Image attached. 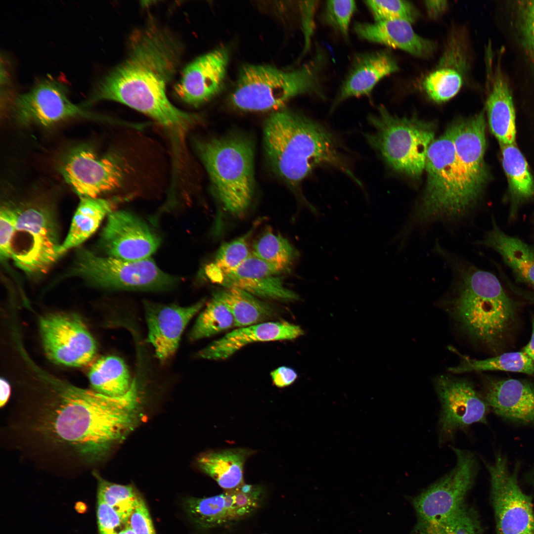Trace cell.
Returning <instances> with one entry per match:
<instances>
[{
  "mask_svg": "<svg viewBox=\"0 0 534 534\" xmlns=\"http://www.w3.org/2000/svg\"><path fill=\"white\" fill-rule=\"evenodd\" d=\"M485 464L490 478L496 534H534L531 498L523 492L517 480L519 463L510 471L506 458L498 453L493 463Z\"/></svg>",
  "mask_w": 534,
  "mask_h": 534,
  "instance_id": "cell-10",
  "label": "cell"
},
{
  "mask_svg": "<svg viewBox=\"0 0 534 534\" xmlns=\"http://www.w3.org/2000/svg\"><path fill=\"white\" fill-rule=\"evenodd\" d=\"M18 209L2 206L0 212V254L1 260L11 259L17 231Z\"/></svg>",
  "mask_w": 534,
  "mask_h": 534,
  "instance_id": "cell-44",
  "label": "cell"
},
{
  "mask_svg": "<svg viewBox=\"0 0 534 534\" xmlns=\"http://www.w3.org/2000/svg\"><path fill=\"white\" fill-rule=\"evenodd\" d=\"M409 534H483L479 514L465 503L442 517L417 521Z\"/></svg>",
  "mask_w": 534,
  "mask_h": 534,
  "instance_id": "cell-33",
  "label": "cell"
},
{
  "mask_svg": "<svg viewBox=\"0 0 534 534\" xmlns=\"http://www.w3.org/2000/svg\"><path fill=\"white\" fill-rule=\"evenodd\" d=\"M196 147L222 207L234 216L244 214L255 190L252 143L236 135L199 141Z\"/></svg>",
  "mask_w": 534,
  "mask_h": 534,
  "instance_id": "cell-7",
  "label": "cell"
},
{
  "mask_svg": "<svg viewBox=\"0 0 534 534\" xmlns=\"http://www.w3.org/2000/svg\"><path fill=\"white\" fill-rule=\"evenodd\" d=\"M233 327L235 324L232 313L225 302L215 293L199 315L188 336L190 340L194 341Z\"/></svg>",
  "mask_w": 534,
  "mask_h": 534,
  "instance_id": "cell-37",
  "label": "cell"
},
{
  "mask_svg": "<svg viewBox=\"0 0 534 534\" xmlns=\"http://www.w3.org/2000/svg\"><path fill=\"white\" fill-rule=\"evenodd\" d=\"M60 171L64 179L80 198H96L120 187L125 171L119 159L98 156L87 146L70 151Z\"/></svg>",
  "mask_w": 534,
  "mask_h": 534,
  "instance_id": "cell-14",
  "label": "cell"
},
{
  "mask_svg": "<svg viewBox=\"0 0 534 534\" xmlns=\"http://www.w3.org/2000/svg\"><path fill=\"white\" fill-rule=\"evenodd\" d=\"M532 334L530 341L523 348L524 352L534 362V317H532Z\"/></svg>",
  "mask_w": 534,
  "mask_h": 534,
  "instance_id": "cell-51",
  "label": "cell"
},
{
  "mask_svg": "<svg viewBox=\"0 0 534 534\" xmlns=\"http://www.w3.org/2000/svg\"><path fill=\"white\" fill-rule=\"evenodd\" d=\"M59 388L56 400L43 408L38 428L53 443L88 462L102 458L143 417L135 380L127 393L118 397Z\"/></svg>",
  "mask_w": 534,
  "mask_h": 534,
  "instance_id": "cell-2",
  "label": "cell"
},
{
  "mask_svg": "<svg viewBox=\"0 0 534 534\" xmlns=\"http://www.w3.org/2000/svg\"><path fill=\"white\" fill-rule=\"evenodd\" d=\"M204 304L205 301L201 300L189 306L180 307L144 302L147 341L153 347L160 361L164 362L173 356L185 327Z\"/></svg>",
  "mask_w": 534,
  "mask_h": 534,
  "instance_id": "cell-21",
  "label": "cell"
},
{
  "mask_svg": "<svg viewBox=\"0 0 534 534\" xmlns=\"http://www.w3.org/2000/svg\"><path fill=\"white\" fill-rule=\"evenodd\" d=\"M17 232L29 237V246L14 253L11 259L30 274L45 273L60 256L58 230L51 213L40 207L18 209Z\"/></svg>",
  "mask_w": 534,
  "mask_h": 534,
  "instance_id": "cell-15",
  "label": "cell"
},
{
  "mask_svg": "<svg viewBox=\"0 0 534 534\" xmlns=\"http://www.w3.org/2000/svg\"><path fill=\"white\" fill-rule=\"evenodd\" d=\"M448 370L453 373L500 370L534 375V362L523 351L509 352L482 360L465 356L459 364Z\"/></svg>",
  "mask_w": 534,
  "mask_h": 534,
  "instance_id": "cell-36",
  "label": "cell"
},
{
  "mask_svg": "<svg viewBox=\"0 0 534 534\" xmlns=\"http://www.w3.org/2000/svg\"><path fill=\"white\" fill-rule=\"evenodd\" d=\"M424 4L429 16L436 18L445 11L448 3L446 0H425Z\"/></svg>",
  "mask_w": 534,
  "mask_h": 534,
  "instance_id": "cell-49",
  "label": "cell"
},
{
  "mask_svg": "<svg viewBox=\"0 0 534 534\" xmlns=\"http://www.w3.org/2000/svg\"><path fill=\"white\" fill-rule=\"evenodd\" d=\"M73 273L94 285L119 289L159 290L175 282L150 258L126 261L83 249L78 253Z\"/></svg>",
  "mask_w": 534,
  "mask_h": 534,
  "instance_id": "cell-9",
  "label": "cell"
},
{
  "mask_svg": "<svg viewBox=\"0 0 534 534\" xmlns=\"http://www.w3.org/2000/svg\"><path fill=\"white\" fill-rule=\"evenodd\" d=\"M181 51L170 32L150 21L131 36L126 57L100 81L91 99L122 103L183 136L199 118L178 109L167 97Z\"/></svg>",
  "mask_w": 534,
  "mask_h": 534,
  "instance_id": "cell-1",
  "label": "cell"
},
{
  "mask_svg": "<svg viewBox=\"0 0 534 534\" xmlns=\"http://www.w3.org/2000/svg\"><path fill=\"white\" fill-rule=\"evenodd\" d=\"M67 88L52 79L37 84L29 91L20 94L15 101L17 119L25 124L47 126L75 117H91L90 114L72 103Z\"/></svg>",
  "mask_w": 534,
  "mask_h": 534,
  "instance_id": "cell-18",
  "label": "cell"
},
{
  "mask_svg": "<svg viewBox=\"0 0 534 534\" xmlns=\"http://www.w3.org/2000/svg\"><path fill=\"white\" fill-rule=\"evenodd\" d=\"M368 121L373 130L365 138L385 163L399 173L421 175L434 140V126L416 118L398 117L383 106L370 115Z\"/></svg>",
  "mask_w": 534,
  "mask_h": 534,
  "instance_id": "cell-8",
  "label": "cell"
},
{
  "mask_svg": "<svg viewBox=\"0 0 534 534\" xmlns=\"http://www.w3.org/2000/svg\"><path fill=\"white\" fill-rule=\"evenodd\" d=\"M457 461L447 474L411 498L417 521L438 519L457 510L465 504L478 470L474 454L453 447Z\"/></svg>",
  "mask_w": 534,
  "mask_h": 534,
  "instance_id": "cell-11",
  "label": "cell"
},
{
  "mask_svg": "<svg viewBox=\"0 0 534 534\" xmlns=\"http://www.w3.org/2000/svg\"><path fill=\"white\" fill-rule=\"evenodd\" d=\"M469 65L466 36L463 31L455 29L449 35L437 66L422 82L427 96L438 103L452 98L462 87Z\"/></svg>",
  "mask_w": 534,
  "mask_h": 534,
  "instance_id": "cell-20",
  "label": "cell"
},
{
  "mask_svg": "<svg viewBox=\"0 0 534 534\" xmlns=\"http://www.w3.org/2000/svg\"><path fill=\"white\" fill-rule=\"evenodd\" d=\"M434 250L453 274L451 304L455 315L474 338L494 347L505 338L515 320L513 302L497 278L446 250L439 243Z\"/></svg>",
  "mask_w": 534,
  "mask_h": 534,
  "instance_id": "cell-4",
  "label": "cell"
},
{
  "mask_svg": "<svg viewBox=\"0 0 534 534\" xmlns=\"http://www.w3.org/2000/svg\"><path fill=\"white\" fill-rule=\"evenodd\" d=\"M121 201L119 198H80L67 235L59 248L60 255L78 247L89 238Z\"/></svg>",
  "mask_w": 534,
  "mask_h": 534,
  "instance_id": "cell-28",
  "label": "cell"
},
{
  "mask_svg": "<svg viewBox=\"0 0 534 534\" xmlns=\"http://www.w3.org/2000/svg\"><path fill=\"white\" fill-rule=\"evenodd\" d=\"M364 3L375 22L402 19L412 23L419 15L415 6L407 0H370Z\"/></svg>",
  "mask_w": 534,
  "mask_h": 534,
  "instance_id": "cell-41",
  "label": "cell"
},
{
  "mask_svg": "<svg viewBox=\"0 0 534 534\" xmlns=\"http://www.w3.org/2000/svg\"><path fill=\"white\" fill-rule=\"evenodd\" d=\"M356 7V1L353 0H328L325 5V19L344 38L347 39L351 20Z\"/></svg>",
  "mask_w": 534,
  "mask_h": 534,
  "instance_id": "cell-43",
  "label": "cell"
},
{
  "mask_svg": "<svg viewBox=\"0 0 534 534\" xmlns=\"http://www.w3.org/2000/svg\"><path fill=\"white\" fill-rule=\"evenodd\" d=\"M526 294H527V296L529 298L530 300L534 302V293H531L530 294L527 293Z\"/></svg>",
  "mask_w": 534,
  "mask_h": 534,
  "instance_id": "cell-53",
  "label": "cell"
},
{
  "mask_svg": "<svg viewBox=\"0 0 534 534\" xmlns=\"http://www.w3.org/2000/svg\"><path fill=\"white\" fill-rule=\"evenodd\" d=\"M411 24L402 19L356 22L354 29L358 37L367 41L399 48L420 58L430 56L436 44L417 34Z\"/></svg>",
  "mask_w": 534,
  "mask_h": 534,
  "instance_id": "cell-25",
  "label": "cell"
},
{
  "mask_svg": "<svg viewBox=\"0 0 534 534\" xmlns=\"http://www.w3.org/2000/svg\"><path fill=\"white\" fill-rule=\"evenodd\" d=\"M216 293L228 306L237 328L267 321L275 314L268 304L242 290L225 288Z\"/></svg>",
  "mask_w": 534,
  "mask_h": 534,
  "instance_id": "cell-32",
  "label": "cell"
},
{
  "mask_svg": "<svg viewBox=\"0 0 534 534\" xmlns=\"http://www.w3.org/2000/svg\"><path fill=\"white\" fill-rule=\"evenodd\" d=\"M222 286L245 291L258 298L281 301H292L299 298L298 295L285 287L278 275L248 279L227 280Z\"/></svg>",
  "mask_w": 534,
  "mask_h": 534,
  "instance_id": "cell-39",
  "label": "cell"
},
{
  "mask_svg": "<svg viewBox=\"0 0 534 534\" xmlns=\"http://www.w3.org/2000/svg\"><path fill=\"white\" fill-rule=\"evenodd\" d=\"M273 384L277 387L283 388L292 384L298 377L296 371L289 367L283 366L278 367L270 373Z\"/></svg>",
  "mask_w": 534,
  "mask_h": 534,
  "instance_id": "cell-48",
  "label": "cell"
},
{
  "mask_svg": "<svg viewBox=\"0 0 534 534\" xmlns=\"http://www.w3.org/2000/svg\"><path fill=\"white\" fill-rule=\"evenodd\" d=\"M117 534H135L126 525L125 528L119 532Z\"/></svg>",
  "mask_w": 534,
  "mask_h": 534,
  "instance_id": "cell-52",
  "label": "cell"
},
{
  "mask_svg": "<svg viewBox=\"0 0 534 534\" xmlns=\"http://www.w3.org/2000/svg\"><path fill=\"white\" fill-rule=\"evenodd\" d=\"M487 403L497 415L534 425V385L515 379L489 380L485 385Z\"/></svg>",
  "mask_w": 534,
  "mask_h": 534,
  "instance_id": "cell-23",
  "label": "cell"
},
{
  "mask_svg": "<svg viewBox=\"0 0 534 534\" xmlns=\"http://www.w3.org/2000/svg\"><path fill=\"white\" fill-rule=\"evenodd\" d=\"M10 394V386L8 382L4 379L0 380V406L5 405L8 401Z\"/></svg>",
  "mask_w": 534,
  "mask_h": 534,
  "instance_id": "cell-50",
  "label": "cell"
},
{
  "mask_svg": "<svg viewBox=\"0 0 534 534\" xmlns=\"http://www.w3.org/2000/svg\"><path fill=\"white\" fill-rule=\"evenodd\" d=\"M487 111L491 131L499 143H514L516 127L512 97L506 81L498 72L487 98Z\"/></svg>",
  "mask_w": 534,
  "mask_h": 534,
  "instance_id": "cell-30",
  "label": "cell"
},
{
  "mask_svg": "<svg viewBox=\"0 0 534 534\" xmlns=\"http://www.w3.org/2000/svg\"><path fill=\"white\" fill-rule=\"evenodd\" d=\"M491 229L478 244L496 251L517 280L534 288V250L521 239L502 231L492 221Z\"/></svg>",
  "mask_w": 534,
  "mask_h": 534,
  "instance_id": "cell-27",
  "label": "cell"
},
{
  "mask_svg": "<svg viewBox=\"0 0 534 534\" xmlns=\"http://www.w3.org/2000/svg\"><path fill=\"white\" fill-rule=\"evenodd\" d=\"M502 164L511 192L518 201L534 195V182L527 162L514 143L500 144Z\"/></svg>",
  "mask_w": 534,
  "mask_h": 534,
  "instance_id": "cell-35",
  "label": "cell"
},
{
  "mask_svg": "<svg viewBox=\"0 0 534 534\" xmlns=\"http://www.w3.org/2000/svg\"><path fill=\"white\" fill-rule=\"evenodd\" d=\"M253 229L221 246L214 260L205 268V274L211 282L217 283L223 274L235 268L251 255L248 239Z\"/></svg>",
  "mask_w": 534,
  "mask_h": 534,
  "instance_id": "cell-38",
  "label": "cell"
},
{
  "mask_svg": "<svg viewBox=\"0 0 534 534\" xmlns=\"http://www.w3.org/2000/svg\"><path fill=\"white\" fill-rule=\"evenodd\" d=\"M126 524L135 534H155L148 510L140 496L130 513Z\"/></svg>",
  "mask_w": 534,
  "mask_h": 534,
  "instance_id": "cell-47",
  "label": "cell"
},
{
  "mask_svg": "<svg viewBox=\"0 0 534 534\" xmlns=\"http://www.w3.org/2000/svg\"><path fill=\"white\" fill-rule=\"evenodd\" d=\"M96 512L99 534H117L126 526L118 512L98 498Z\"/></svg>",
  "mask_w": 534,
  "mask_h": 534,
  "instance_id": "cell-46",
  "label": "cell"
},
{
  "mask_svg": "<svg viewBox=\"0 0 534 534\" xmlns=\"http://www.w3.org/2000/svg\"><path fill=\"white\" fill-rule=\"evenodd\" d=\"M399 67L396 59L388 50L356 55L332 108L348 98L369 95L381 80L398 71Z\"/></svg>",
  "mask_w": 534,
  "mask_h": 534,
  "instance_id": "cell-24",
  "label": "cell"
},
{
  "mask_svg": "<svg viewBox=\"0 0 534 534\" xmlns=\"http://www.w3.org/2000/svg\"><path fill=\"white\" fill-rule=\"evenodd\" d=\"M425 170L427 184L422 198L402 228L404 240L416 229L437 222L464 219L477 203L482 191L474 183L456 154L448 129L430 145Z\"/></svg>",
  "mask_w": 534,
  "mask_h": 534,
  "instance_id": "cell-5",
  "label": "cell"
},
{
  "mask_svg": "<svg viewBox=\"0 0 534 534\" xmlns=\"http://www.w3.org/2000/svg\"><path fill=\"white\" fill-rule=\"evenodd\" d=\"M252 254L273 266L281 273L289 271L299 255L287 238L269 227L254 242Z\"/></svg>",
  "mask_w": 534,
  "mask_h": 534,
  "instance_id": "cell-34",
  "label": "cell"
},
{
  "mask_svg": "<svg viewBox=\"0 0 534 534\" xmlns=\"http://www.w3.org/2000/svg\"><path fill=\"white\" fill-rule=\"evenodd\" d=\"M457 155L476 185L483 190L488 178L484 161L486 122L482 112L448 128Z\"/></svg>",
  "mask_w": 534,
  "mask_h": 534,
  "instance_id": "cell-26",
  "label": "cell"
},
{
  "mask_svg": "<svg viewBox=\"0 0 534 534\" xmlns=\"http://www.w3.org/2000/svg\"><path fill=\"white\" fill-rule=\"evenodd\" d=\"M93 474L98 481L97 498L115 509L126 523L139 494L131 485L113 483L103 479L95 472Z\"/></svg>",
  "mask_w": 534,
  "mask_h": 534,
  "instance_id": "cell-40",
  "label": "cell"
},
{
  "mask_svg": "<svg viewBox=\"0 0 534 534\" xmlns=\"http://www.w3.org/2000/svg\"><path fill=\"white\" fill-rule=\"evenodd\" d=\"M304 334L300 326L286 321H266L233 330L200 350L197 356L224 360L253 343L291 340Z\"/></svg>",
  "mask_w": 534,
  "mask_h": 534,
  "instance_id": "cell-22",
  "label": "cell"
},
{
  "mask_svg": "<svg viewBox=\"0 0 534 534\" xmlns=\"http://www.w3.org/2000/svg\"><path fill=\"white\" fill-rule=\"evenodd\" d=\"M40 333L48 357L71 367L89 363L96 352L95 342L83 321L76 315L53 313L41 319Z\"/></svg>",
  "mask_w": 534,
  "mask_h": 534,
  "instance_id": "cell-13",
  "label": "cell"
},
{
  "mask_svg": "<svg viewBox=\"0 0 534 534\" xmlns=\"http://www.w3.org/2000/svg\"><path fill=\"white\" fill-rule=\"evenodd\" d=\"M99 245L105 256L126 261L150 258L160 245L158 236L133 214L114 211L107 217Z\"/></svg>",
  "mask_w": 534,
  "mask_h": 534,
  "instance_id": "cell-17",
  "label": "cell"
},
{
  "mask_svg": "<svg viewBox=\"0 0 534 534\" xmlns=\"http://www.w3.org/2000/svg\"><path fill=\"white\" fill-rule=\"evenodd\" d=\"M228 61V51L222 47L197 57L183 70L175 87L176 94L194 106L208 102L222 89Z\"/></svg>",
  "mask_w": 534,
  "mask_h": 534,
  "instance_id": "cell-19",
  "label": "cell"
},
{
  "mask_svg": "<svg viewBox=\"0 0 534 534\" xmlns=\"http://www.w3.org/2000/svg\"><path fill=\"white\" fill-rule=\"evenodd\" d=\"M435 386L442 406L440 443L453 439L459 429L475 423H487L490 407L470 381L443 375L436 378Z\"/></svg>",
  "mask_w": 534,
  "mask_h": 534,
  "instance_id": "cell-12",
  "label": "cell"
},
{
  "mask_svg": "<svg viewBox=\"0 0 534 534\" xmlns=\"http://www.w3.org/2000/svg\"><path fill=\"white\" fill-rule=\"evenodd\" d=\"M253 453V450L241 448L211 451L200 455L197 464L203 472L228 490L244 484V465Z\"/></svg>",
  "mask_w": 534,
  "mask_h": 534,
  "instance_id": "cell-29",
  "label": "cell"
},
{
  "mask_svg": "<svg viewBox=\"0 0 534 534\" xmlns=\"http://www.w3.org/2000/svg\"><path fill=\"white\" fill-rule=\"evenodd\" d=\"M324 60L321 53L302 66L285 71L267 65L243 66L230 96L236 108L248 111L277 109L304 94L324 98L320 82Z\"/></svg>",
  "mask_w": 534,
  "mask_h": 534,
  "instance_id": "cell-6",
  "label": "cell"
},
{
  "mask_svg": "<svg viewBox=\"0 0 534 534\" xmlns=\"http://www.w3.org/2000/svg\"><path fill=\"white\" fill-rule=\"evenodd\" d=\"M264 495L261 486L244 484L219 495L190 498L186 502V509L198 527H222L252 514L261 506Z\"/></svg>",
  "mask_w": 534,
  "mask_h": 534,
  "instance_id": "cell-16",
  "label": "cell"
},
{
  "mask_svg": "<svg viewBox=\"0 0 534 534\" xmlns=\"http://www.w3.org/2000/svg\"><path fill=\"white\" fill-rule=\"evenodd\" d=\"M281 272L275 267L253 254L235 268L223 274L217 284L237 279H248L278 275Z\"/></svg>",
  "mask_w": 534,
  "mask_h": 534,
  "instance_id": "cell-42",
  "label": "cell"
},
{
  "mask_svg": "<svg viewBox=\"0 0 534 534\" xmlns=\"http://www.w3.org/2000/svg\"><path fill=\"white\" fill-rule=\"evenodd\" d=\"M518 18L524 45L534 60V0L521 1Z\"/></svg>",
  "mask_w": 534,
  "mask_h": 534,
  "instance_id": "cell-45",
  "label": "cell"
},
{
  "mask_svg": "<svg viewBox=\"0 0 534 534\" xmlns=\"http://www.w3.org/2000/svg\"><path fill=\"white\" fill-rule=\"evenodd\" d=\"M88 376L94 391L110 397L125 395L134 380L124 361L116 356L98 359L92 365Z\"/></svg>",
  "mask_w": 534,
  "mask_h": 534,
  "instance_id": "cell-31",
  "label": "cell"
},
{
  "mask_svg": "<svg viewBox=\"0 0 534 534\" xmlns=\"http://www.w3.org/2000/svg\"><path fill=\"white\" fill-rule=\"evenodd\" d=\"M264 143L273 172L293 188L321 166L338 169L361 184L335 135L300 113L287 109L273 112L265 123Z\"/></svg>",
  "mask_w": 534,
  "mask_h": 534,
  "instance_id": "cell-3",
  "label": "cell"
}]
</instances>
